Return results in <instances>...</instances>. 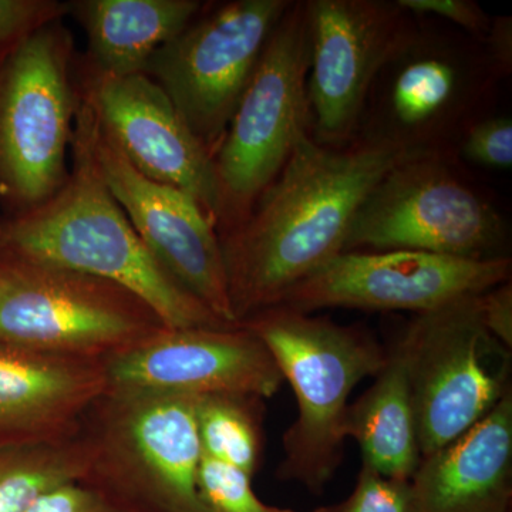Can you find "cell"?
<instances>
[{
  "label": "cell",
  "instance_id": "cell-1",
  "mask_svg": "<svg viewBox=\"0 0 512 512\" xmlns=\"http://www.w3.org/2000/svg\"><path fill=\"white\" fill-rule=\"evenodd\" d=\"M420 154L383 138L329 147L306 134L242 224L220 235L237 323L281 305L345 249L360 204L384 174Z\"/></svg>",
  "mask_w": 512,
  "mask_h": 512
},
{
  "label": "cell",
  "instance_id": "cell-2",
  "mask_svg": "<svg viewBox=\"0 0 512 512\" xmlns=\"http://www.w3.org/2000/svg\"><path fill=\"white\" fill-rule=\"evenodd\" d=\"M69 178L33 210L0 217V255L123 286L170 329L229 328L158 264L101 177L82 120H74Z\"/></svg>",
  "mask_w": 512,
  "mask_h": 512
},
{
  "label": "cell",
  "instance_id": "cell-3",
  "mask_svg": "<svg viewBox=\"0 0 512 512\" xmlns=\"http://www.w3.org/2000/svg\"><path fill=\"white\" fill-rule=\"evenodd\" d=\"M239 325L262 340L298 404L284 436L278 477L322 493L342 461L350 394L383 369L389 350L366 330L286 305L264 309Z\"/></svg>",
  "mask_w": 512,
  "mask_h": 512
},
{
  "label": "cell",
  "instance_id": "cell-4",
  "mask_svg": "<svg viewBox=\"0 0 512 512\" xmlns=\"http://www.w3.org/2000/svg\"><path fill=\"white\" fill-rule=\"evenodd\" d=\"M74 42L63 20L0 59V205L18 215L45 204L69 178L79 92Z\"/></svg>",
  "mask_w": 512,
  "mask_h": 512
},
{
  "label": "cell",
  "instance_id": "cell-5",
  "mask_svg": "<svg viewBox=\"0 0 512 512\" xmlns=\"http://www.w3.org/2000/svg\"><path fill=\"white\" fill-rule=\"evenodd\" d=\"M93 480L141 512H212L198 490L197 397L107 387L83 421Z\"/></svg>",
  "mask_w": 512,
  "mask_h": 512
},
{
  "label": "cell",
  "instance_id": "cell-6",
  "mask_svg": "<svg viewBox=\"0 0 512 512\" xmlns=\"http://www.w3.org/2000/svg\"><path fill=\"white\" fill-rule=\"evenodd\" d=\"M306 2H291L269 37L214 154L218 235L244 222L311 124Z\"/></svg>",
  "mask_w": 512,
  "mask_h": 512
},
{
  "label": "cell",
  "instance_id": "cell-7",
  "mask_svg": "<svg viewBox=\"0 0 512 512\" xmlns=\"http://www.w3.org/2000/svg\"><path fill=\"white\" fill-rule=\"evenodd\" d=\"M167 328L123 286L0 255V343L86 359L131 348Z\"/></svg>",
  "mask_w": 512,
  "mask_h": 512
},
{
  "label": "cell",
  "instance_id": "cell-8",
  "mask_svg": "<svg viewBox=\"0 0 512 512\" xmlns=\"http://www.w3.org/2000/svg\"><path fill=\"white\" fill-rule=\"evenodd\" d=\"M396 348L412 390L421 457L470 430L511 389V350L485 328L480 295L417 313Z\"/></svg>",
  "mask_w": 512,
  "mask_h": 512
},
{
  "label": "cell",
  "instance_id": "cell-9",
  "mask_svg": "<svg viewBox=\"0 0 512 512\" xmlns=\"http://www.w3.org/2000/svg\"><path fill=\"white\" fill-rule=\"evenodd\" d=\"M500 212L458 178L439 153H420L390 168L350 224L343 252L416 251L463 259L501 254Z\"/></svg>",
  "mask_w": 512,
  "mask_h": 512
},
{
  "label": "cell",
  "instance_id": "cell-10",
  "mask_svg": "<svg viewBox=\"0 0 512 512\" xmlns=\"http://www.w3.org/2000/svg\"><path fill=\"white\" fill-rule=\"evenodd\" d=\"M289 5L234 0L204 8L147 63L143 73L164 90L212 157Z\"/></svg>",
  "mask_w": 512,
  "mask_h": 512
},
{
  "label": "cell",
  "instance_id": "cell-11",
  "mask_svg": "<svg viewBox=\"0 0 512 512\" xmlns=\"http://www.w3.org/2000/svg\"><path fill=\"white\" fill-rule=\"evenodd\" d=\"M309 116L318 143L346 146L384 67L419 30L384 0H309Z\"/></svg>",
  "mask_w": 512,
  "mask_h": 512
},
{
  "label": "cell",
  "instance_id": "cell-12",
  "mask_svg": "<svg viewBox=\"0 0 512 512\" xmlns=\"http://www.w3.org/2000/svg\"><path fill=\"white\" fill-rule=\"evenodd\" d=\"M77 117L104 183L158 264L218 318L239 325L229 302L220 235L210 215L187 192L138 173L80 94Z\"/></svg>",
  "mask_w": 512,
  "mask_h": 512
},
{
  "label": "cell",
  "instance_id": "cell-13",
  "mask_svg": "<svg viewBox=\"0 0 512 512\" xmlns=\"http://www.w3.org/2000/svg\"><path fill=\"white\" fill-rule=\"evenodd\" d=\"M511 259H463L416 251L342 252L299 282L281 305L312 313L326 308L434 311L510 281Z\"/></svg>",
  "mask_w": 512,
  "mask_h": 512
},
{
  "label": "cell",
  "instance_id": "cell-14",
  "mask_svg": "<svg viewBox=\"0 0 512 512\" xmlns=\"http://www.w3.org/2000/svg\"><path fill=\"white\" fill-rule=\"evenodd\" d=\"M76 86L101 130L138 173L187 192L215 224L214 160L157 83L144 73L104 76L82 66Z\"/></svg>",
  "mask_w": 512,
  "mask_h": 512
},
{
  "label": "cell",
  "instance_id": "cell-15",
  "mask_svg": "<svg viewBox=\"0 0 512 512\" xmlns=\"http://www.w3.org/2000/svg\"><path fill=\"white\" fill-rule=\"evenodd\" d=\"M109 387L268 399L284 383L274 357L245 326L158 330L103 360Z\"/></svg>",
  "mask_w": 512,
  "mask_h": 512
},
{
  "label": "cell",
  "instance_id": "cell-16",
  "mask_svg": "<svg viewBox=\"0 0 512 512\" xmlns=\"http://www.w3.org/2000/svg\"><path fill=\"white\" fill-rule=\"evenodd\" d=\"M474 60L417 32L384 67L380 120L366 137L383 138L417 153H439L433 141L448 133L474 106Z\"/></svg>",
  "mask_w": 512,
  "mask_h": 512
},
{
  "label": "cell",
  "instance_id": "cell-17",
  "mask_svg": "<svg viewBox=\"0 0 512 512\" xmlns=\"http://www.w3.org/2000/svg\"><path fill=\"white\" fill-rule=\"evenodd\" d=\"M107 387L103 360L0 343V440L73 436Z\"/></svg>",
  "mask_w": 512,
  "mask_h": 512
},
{
  "label": "cell",
  "instance_id": "cell-18",
  "mask_svg": "<svg viewBox=\"0 0 512 512\" xmlns=\"http://www.w3.org/2000/svg\"><path fill=\"white\" fill-rule=\"evenodd\" d=\"M512 390L446 447L421 457L410 512H508L512 497Z\"/></svg>",
  "mask_w": 512,
  "mask_h": 512
},
{
  "label": "cell",
  "instance_id": "cell-19",
  "mask_svg": "<svg viewBox=\"0 0 512 512\" xmlns=\"http://www.w3.org/2000/svg\"><path fill=\"white\" fill-rule=\"evenodd\" d=\"M72 15L87 36L83 67L104 76L143 73L158 49L205 8L198 0H76Z\"/></svg>",
  "mask_w": 512,
  "mask_h": 512
},
{
  "label": "cell",
  "instance_id": "cell-20",
  "mask_svg": "<svg viewBox=\"0 0 512 512\" xmlns=\"http://www.w3.org/2000/svg\"><path fill=\"white\" fill-rule=\"evenodd\" d=\"M355 403L350 404L346 437L355 439L363 467L393 480L410 481L421 460L419 431L406 365L399 349Z\"/></svg>",
  "mask_w": 512,
  "mask_h": 512
},
{
  "label": "cell",
  "instance_id": "cell-21",
  "mask_svg": "<svg viewBox=\"0 0 512 512\" xmlns=\"http://www.w3.org/2000/svg\"><path fill=\"white\" fill-rule=\"evenodd\" d=\"M83 429L53 440H0V512H26L43 494L93 473Z\"/></svg>",
  "mask_w": 512,
  "mask_h": 512
},
{
  "label": "cell",
  "instance_id": "cell-22",
  "mask_svg": "<svg viewBox=\"0 0 512 512\" xmlns=\"http://www.w3.org/2000/svg\"><path fill=\"white\" fill-rule=\"evenodd\" d=\"M262 400L235 394L197 397L202 454L254 477L262 454Z\"/></svg>",
  "mask_w": 512,
  "mask_h": 512
},
{
  "label": "cell",
  "instance_id": "cell-23",
  "mask_svg": "<svg viewBox=\"0 0 512 512\" xmlns=\"http://www.w3.org/2000/svg\"><path fill=\"white\" fill-rule=\"evenodd\" d=\"M251 480L239 468L202 454L198 490L212 512H295L262 503L252 490Z\"/></svg>",
  "mask_w": 512,
  "mask_h": 512
},
{
  "label": "cell",
  "instance_id": "cell-24",
  "mask_svg": "<svg viewBox=\"0 0 512 512\" xmlns=\"http://www.w3.org/2000/svg\"><path fill=\"white\" fill-rule=\"evenodd\" d=\"M26 512H141L107 485L87 478L43 494Z\"/></svg>",
  "mask_w": 512,
  "mask_h": 512
},
{
  "label": "cell",
  "instance_id": "cell-25",
  "mask_svg": "<svg viewBox=\"0 0 512 512\" xmlns=\"http://www.w3.org/2000/svg\"><path fill=\"white\" fill-rule=\"evenodd\" d=\"M313 512H410L409 481L380 476L362 466L355 488L345 501Z\"/></svg>",
  "mask_w": 512,
  "mask_h": 512
},
{
  "label": "cell",
  "instance_id": "cell-26",
  "mask_svg": "<svg viewBox=\"0 0 512 512\" xmlns=\"http://www.w3.org/2000/svg\"><path fill=\"white\" fill-rule=\"evenodd\" d=\"M70 3L59 0H0V59L36 30L63 20Z\"/></svg>",
  "mask_w": 512,
  "mask_h": 512
},
{
  "label": "cell",
  "instance_id": "cell-27",
  "mask_svg": "<svg viewBox=\"0 0 512 512\" xmlns=\"http://www.w3.org/2000/svg\"><path fill=\"white\" fill-rule=\"evenodd\" d=\"M463 156L481 167L507 170L512 165V121L491 117L476 121L464 133Z\"/></svg>",
  "mask_w": 512,
  "mask_h": 512
},
{
  "label": "cell",
  "instance_id": "cell-28",
  "mask_svg": "<svg viewBox=\"0 0 512 512\" xmlns=\"http://www.w3.org/2000/svg\"><path fill=\"white\" fill-rule=\"evenodd\" d=\"M397 3L413 16H437L476 37H485L490 29L491 19L471 0H399Z\"/></svg>",
  "mask_w": 512,
  "mask_h": 512
},
{
  "label": "cell",
  "instance_id": "cell-29",
  "mask_svg": "<svg viewBox=\"0 0 512 512\" xmlns=\"http://www.w3.org/2000/svg\"><path fill=\"white\" fill-rule=\"evenodd\" d=\"M480 309L488 332L505 349L512 350V285L511 281L481 293Z\"/></svg>",
  "mask_w": 512,
  "mask_h": 512
},
{
  "label": "cell",
  "instance_id": "cell-30",
  "mask_svg": "<svg viewBox=\"0 0 512 512\" xmlns=\"http://www.w3.org/2000/svg\"><path fill=\"white\" fill-rule=\"evenodd\" d=\"M487 42V59L493 74L508 76L512 67V19L510 16H497L491 19L490 29L484 37Z\"/></svg>",
  "mask_w": 512,
  "mask_h": 512
}]
</instances>
